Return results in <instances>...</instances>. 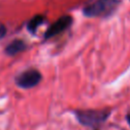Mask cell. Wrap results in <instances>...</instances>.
Masks as SVG:
<instances>
[{"label": "cell", "instance_id": "obj_1", "mask_svg": "<svg viewBox=\"0 0 130 130\" xmlns=\"http://www.w3.org/2000/svg\"><path fill=\"white\" fill-rule=\"evenodd\" d=\"M74 115L76 120L83 126L86 127H98L104 124L109 116L111 111L108 109L105 110H75Z\"/></svg>", "mask_w": 130, "mask_h": 130}, {"label": "cell", "instance_id": "obj_2", "mask_svg": "<svg viewBox=\"0 0 130 130\" xmlns=\"http://www.w3.org/2000/svg\"><path fill=\"white\" fill-rule=\"evenodd\" d=\"M120 0H96L83 8V14L87 17H108L118 8Z\"/></svg>", "mask_w": 130, "mask_h": 130}, {"label": "cell", "instance_id": "obj_3", "mask_svg": "<svg viewBox=\"0 0 130 130\" xmlns=\"http://www.w3.org/2000/svg\"><path fill=\"white\" fill-rule=\"evenodd\" d=\"M41 79L42 75L37 69H27L15 77V83L21 88L28 89L39 84Z\"/></svg>", "mask_w": 130, "mask_h": 130}, {"label": "cell", "instance_id": "obj_4", "mask_svg": "<svg viewBox=\"0 0 130 130\" xmlns=\"http://www.w3.org/2000/svg\"><path fill=\"white\" fill-rule=\"evenodd\" d=\"M72 22V18L69 15H63L61 16L57 21H55L45 32V39H50L60 32H62L63 30H65L66 28H68L70 26Z\"/></svg>", "mask_w": 130, "mask_h": 130}, {"label": "cell", "instance_id": "obj_5", "mask_svg": "<svg viewBox=\"0 0 130 130\" xmlns=\"http://www.w3.org/2000/svg\"><path fill=\"white\" fill-rule=\"evenodd\" d=\"M25 47H26L25 44L21 40H14L6 47L5 53L9 56H13V55H16V54L22 52L25 49Z\"/></svg>", "mask_w": 130, "mask_h": 130}, {"label": "cell", "instance_id": "obj_6", "mask_svg": "<svg viewBox=\"0 0 130 130\" xmlns=\"http://www.w3.org/2000/svg\"><path fill=\"white\" fill-rule=\"evenodd\" d=\"M44 21H45V17H44L43 15H36V16H34V17L27 22L26 27H27V29H28L31 34H35L36 30H37V28H38Z\"/></svg>", "mask_w": 130, "mask_h": 130}, {"label": "cell", "instance_id": "obj_7", "mask_svg": "<svg viewBox=\"0 0 130 130\" xmlns=\"http://www.w3.org/2000/svg\"><path fill=\"white\" fill-rule=\"evenodd\" d=\"M5 35H6V27L2 22H0V39H2Z\"/></svg>", "mask_w": 130, "mask_h": 130}, {"label": "cell", "instance_id": "obj_8", "mask_svg": "<svg viewBox=\"0 0 130 130\" xmlns=\"http://www.w3.org/2000/svg\"><path fill=\"white\" fill-rule=\"evenodd\" d=\"M126 120H127V122H128V124L130 125V113L126 115Z\"/></svg>", "mask_w": 130, "mask_h": 130}, {"label": "cell", "instance_id": "obj_9", "mask_svg": "<svg viewBox=\"0 0 130 130\" xmlns=\"http://www.w3.org/2000/svg\"><path fill=\"white\" fill-rule=\"evenodd\" d=\"M94 130H99V129H94Z\"/></svg>", "mask_w": 130, "mask_h": 130}]
</instances>
